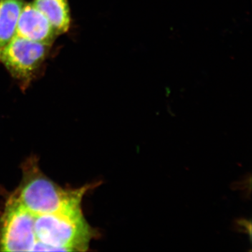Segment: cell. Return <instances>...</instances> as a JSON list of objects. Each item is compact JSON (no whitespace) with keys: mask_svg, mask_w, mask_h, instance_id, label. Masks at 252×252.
Segmentation results:
<instances>
[{"mask_svg":"<svg viewBox=\"0 0 252 252\" xmlns=\"http://www.w3.org/2000/svg\"><path fill=\"white\" fill-rule=\"evenodd\" d=\"M22 171V180L13 193L35 216L81 207L84 195L91 187L62 188L41 171L35 157L28 158L23 162Z\"/></svg>","mask_w":252,"mask_h":252,"instance_id":"1","label":"cell"},{"mask_svg":"<svg viewBox=\"0 0 252 252\" xmlns=\"http://www.w3.org/2000/svg\"><path fill=\"white\" fill-rule=\"evenodd\" d=\"M34 251L85 252L95 232L86 221L81 207L36 215Z\"/></svg>","mask_w":252,"mask_h":252,"instance_id":"2","label":"cell"},{"mask_svg":"<svg viewBox=\"0 0 252 252\" xmlns=\"http://www.w3.org/2000/svg\"><path fill=\"white\" fill-rule=\"evenodd\" d=\"M51 46L15 35L0 49V63L25 91L39 74Z\"/></svg>","mask_w":252,"mask_h":252,"instance_id":"3","label":"cell"},{"mask_svg":"<svg viewBox=\"0 0 252 252\" xmlns=\"http://www.w3.org/2000/svg\"><path fill=\"white\" fill-rule=\"evenodd\" d=\"M34 222L35 215L11 194L0 214V251L33 252L37 242Z\"/></svg>","mask_w":252,"mask_h":252,"instance_id":"4","label":"cell"},{"mask_svg":"<svg viewBox=\"0 0 252 252\" xmlns=\"http://www.w3.org/2000/svg\"><path fill=\"white\" fill-rule=\"evenodd\" d=\"M16 35L51 46L59 36L47 18L32 3H25L18 18Z\"/></svg>","mask_w":252,"mask_h":252,"instance_id":"5","label":"cell"},{"mask_svg":"<svg viewBox=\"0 0 252 252\" xmlns=\"http://www.w3.org/2000/svg\"><path fill=\"white\" fill-rule=\"evenodd\" d=\"M32 3L47 18L58 35L69 31L71 14L68 0H34Z\"/></svg>","mask_w":252,"mask_h":252,"instance_id":"6","label":"cell"},{"mask_svg":"<svg viewBox=\"0 0 252 252\" xmlns=\"http://www.w3.org/2000/svg\"><path fill=\"white\" fill-rule=\"evenodd\" d=\"M23 0H0V49L16 35V26Z\"/></svg>","mask_w":252,"mask_h":252,"instance_id":"7","label":"cell"}]
</instances>
